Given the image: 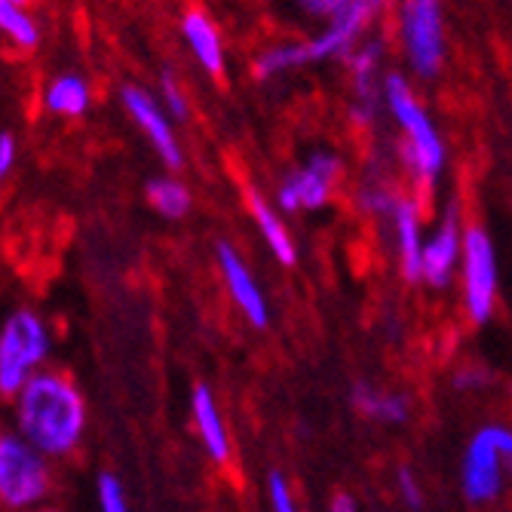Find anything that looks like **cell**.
<instances>
[{
	"instance_id": "cell-1",
	"label": "cell",
	"mask_w": 512,
	"mask_h": 512,
	"mask_svg": "<svg viewBox=\"0 0 512 512\" xmlns=\"http://www.w3.org/2000/svg\"><path fill=\"white\" fill-rule=\"evenodd\" d=\"M16 433L43 457H71L86 436V399L62 371L40 368L13 396Z\"/></svg>"
},
{
	"instance_id": "cell-2",
	"label": "cell",
	"mask_w": 512,
	"mask_h": 512,
	"mask_svg": "<svg viewBox=\"0 0 512 512\" xmlns=\"http://www.w3.org/2000/svg\"><path fill=\"white\" fill-rule=\"evenodd\" d=\"M53 491V460L16 430H0V506L31 512Z\"/></svg>"
},
{
	"instance_id": "cell-3",
	"label": "cell",
	"mask_w": 512,
	"mask_h": 512,
	"mask_svg": "<svg viewBox=\"0 0 512 512\" xmlns=\"http://www.w3.org/2000/svg\"><path fill=\"white\" fill-rule=\"evenodd\" d=\"M50 356V332L37 313L16 310L0 329V396H16Z\"/></svg>"
},
{
	"instance_id": "cell-4",
	"label": "cell",
	"mask_w": 512,
	"mask_h": 512,
	"mask_svg": "<svg viewBox=\"0 0 512 512\" xmlns=\"http://www.w3.org/2000/svg\"><path fill=\"white\" fill-rule=\"evenodd\" d=\"M512 454V433L500 424H488L473 433L460 460V488L463 497L476 506L494 503L503 491L506 463Z\"/></svg>"
},
{
	"instance_id": "cell-5",
	"label": "cell",
	"mask_w": 512,
	"mask_h": 512,
	"mask_svg": "<svg viewBox=\"0 0 512 512\" xmlns=\"http://www.w3.org/2000/svg\"><path fill=\"white\" fill-rule=\"evenodd\" d=\"M463 261V304L473 322H488L497 301V255L485 230L473 227L460 240Z\"/></svg>"
},
{
	"instance_id": "cell-6",
	"label": "cell",
	"mask_w": 512,
	"mask_h": 512,
	"mask_svg": "<svg viewBox=\"0 0 512 512\" xmlns=\"http://www.w3.org/2000/svg\"><path fill=\"white\" fill-rule=\"evenodd\" d=\"M387 99H390V108H393L396 120L405 126V132L411 138L408 157H411L414 169L421 172V175H427V178H433L442 169V163H445V148L439 142L436 129L430 126L427 114L417 108V102H414V96L408 92L402 77H390L387 80Z\"/></svg>"
},
{
	"instance_id": "cell-7",
	"label": "cell",
	"mask_w": 512,
	"mask_h": 512,
	"mask_svg": "<svg viewBox=\"0 0 512 512\" xmlns=\"http://www.w3.org/2000/svg\"><path fill=\"white\" fill-rule=\"evenodd\" d=\"M402 31L414 68L433 77L442 65V13L439 0H405Z\"/></svg>"
},
{
	"instance_id": "cell-8",
	"label": "cell",
	"mask_w": 512,
	"mask_h": 512,
	"mask_svg": "<svg viewBox=\"0 0 512 512\" xmlns=\"http://www.w3.org/2000/svg\"><path fill=\"white\" fill-rule=\"evenodd\" d=\"M218 264H221L224 283H227V292H230V298H234V304L243 310V316L255 325V329H264L270 313H267V301L255 283V276L249 273V267L240 261V255L227 243L218 246Z\"/></svg>"
},
{
	"instance_id": "cell-9",
	"label": "cell",
	"mask_w": 512,
	"mask_h": 512,
	"mask_svg": "<svg viewBox=\"0 0 512 512\" xmlns=\"http://www.w3.org/2000/svg\"><path fill=\"white\" fill-rule=\"evenodd\" d=\"M338 172V160L335 157H313L310 166L304 172H295L286 184L283 191H279V206L283 209H298V206H307V209H319L325 200H329V184Z\"/></svg>"
},
{
	"instance_id": "cell-10",
	"label": "cell",
	"mask_w": 512,
	"mask_h": 512,
	"mask_svg": "<svg viewBox=\"0 0 512 512\" xmlns=\"http://www.w3.org/2000/svg\"><path fill=\"white\" fill-rule=\"evenodd\" d=\"M191 417H194V430H197L206 454L215 463H227L230 454H234V448H230V433L224 424V414H221V408H218V402L206 384H197L191 393Z\"/></svg>"
},
{
	"instance_id": "cell-11",
	"label": "cell",
	"mask_w": 512,
	"mask_h": 512,
	"mask_svg": "<svg viewBox=\"0 0 512 512\" xmlns=\"http://www.w3.org/2000/svg\"><path fill=\"white\" fill-rule=\"evenodd\" d=\"M460 261V237H457V218L448 215V221L439 227V234L421 246V276L430 286L442 289L451 283V273Z\"/></svg>"
},
{
	"instance_id": "cell-12",
	"label": "cell",
	"mask_w": 512,
	"mask_h": 512,
	"mask_svg": "<svg viewBox=\"0 0 512 512\" xmlns=\"http://www.w3.org/2000/svg\"><path fill=\"white\" fill-rule=\"evenodd\" d=\"M123 102L132 111V117L142 123V129L151 135V142L157 145L160 157L175 169L181 163V154H178V145H175V135L169 129L166 117L157 111V105L145 96V92H138V89H123Z\"/></svg>"
},
{
	"instance_id": "cell-13",
	"label": "cell",
	"mask_w": 512,
	"mask_h": 512,
	"mask_svg": "<svg viewBox=\"0 0 512 512\" xmlns=\"http://www.w3.org/2000/svg\"><path fill=\"white\" fill-rule=\"evenodd\" d=\"M353 405L359 414L371 417V421H381V424H405L411 414V402L402 393H384L371 384H356Z\"/></svg>"
},
{
	"instance_id": "cell-14",
	"label": "cell",
	"mask_w": 512,
	"mask_h": 512,
	"mask_svg": "<svg viewBox=\"0 0 512 512\" xmlns=\"http://www.w3.org/2000/svg\"><path fill=\"white\" fill-rule=\"evenodd\" d=\"M396 240H399V255H402V270L408 279H421V221H417L414 203H396Z\"/></svg>"
},
{
	"instance_id": "cell-15",
	"label": "cell",
	"mask_w": 512,
	"mask_h": 512,
	"mask_svg": "<svg viewBox=\"0 0 512 512\" xmlns=\"http://www.w3.org/2000/svg\"><path fill=\"white\" fill-rule=\"evenodd\" d=\"M184 37H188V43H191V50L197 53L200 65L209 74H221V68H224L221 40H218V31L212 28V22L203 13H191L188 19H184Z\"/></svg>"
},
{
	"instance_id": "cell-16",
	"label": "cell",
	"mask_w": 512,
	"mask_h": 512,
	"mask_svg": "<svg viewBox=\"0 0 512 512\" xmlns=\"http://www.w3.org/2000/svg\"><path fill=\"white\" fill-rule=\"evenodd\" d=\"M252 212H255V221H258V227H261V234H264V240H267V246L273 249V255L279 258V264H295L298 261V252H295V246H292V240H289V234H286V227L279 224V218L273 215V209L258 197V194H252Z\"/></svg>"
},
{
	"instance_id": "cell-17",
	"label": "cell",
	"mask_w": 512,
	"mask_h": 512,
	"mask_svg": "<svg viewBox=\"0 0 512 512\" xmlns=\"http://www.w3.org/2000/svg\"><path fill=\"white\" fill-rule=\"evenodd\" d=\"M86 102H89V89L80 77H62L50 86V92H46V105L59 114L77 117L86 111Z\"/></svg>"
},
{
	"instance_id": "cell-18",
	"label": "cell",
	"mask_w": 512,
	"mask_h": 512,
	"mask_svg": "<svg viewBox=\"0 0 512 512\" xmlns=\"http://www.w3.org/2000/svg\"><path fill=\"white\" fill-rule=\"evenodd\" d=\"M148 197L166 218H181L191 206L188 191H184L181 184H175V181H166V178H157V181L148 184Z\"/></svg>"
},
{
	"instance_id": "cell-19",
	"label": "cell",
	"mask_w": 512,
	"mask_h": 512,
	"mask_svg": "<svg viewBox=\"0 0 512 512\" xmlns=\"http://www.w3.org/2000/svg\"><path fill=\"white\" fill-rule=\"evenodd\" d=\"M0 28H4L7 34H13L22 46H34L37 43L34 22L25 13H19L16 4H7V0H0Z\"/></svg>"
},
{
	"instance_id": "cell-20",
	"label": "cell",
	"mask_w": 512,
	"mask_h": 512,
	"mask_svg": "<svg viewBox=\"0 0 512 512\" xmlns=\"http://www.w3.org/2000/svg\"><path fill=\"white\" fill-rule=\"evenodd\" d=\"M96 497H99V509L102 512H132L126 488H123V482L114 473H102L96 479Z\"/></svg>"
},
{
	"instance_id": "cell-21",
	"label": "cell",
	"mask_w": 512,
	"mask_h": 512,
	"mask_svg": "<svg viewBox=\"0 0 512 512\" xmlns=\"http://www.w3.org/2000/svg\"><path fill=\"white\" fill-rule=\"evenodd\" d=\"M301 62H307V59H304V46H283V50H270V53H264V56L258 59L255 71H258V77H270V74H276V71H286V68L301 65Z\"/></svg>"
},
{
	"instance_id": "cell-22",
	"label": "cell",
	"mask_w": 512,
	"mask_h": 512,
	"mask_svg": "<svg viewBox=\"0 0 512 512\" xmlns=\"http://www.w3.org/2000/svg\"><path fill=\"white\" fill-rule=\"evenodd\" d=\"M267 494H270V509L273 512H298V500L292 494V485L283 473L267 476Z\"/></svg>"
},
{
	"instance_id": "cell-23",
	"label": "cell",
	"mask_w": 512,
	"mask_h": 512,
	"mask_svg": "<svg viewBox=\"0 0 512 512\" xmlns=\"http://www.w3.org/2000/svg\"><path fill=\"white\" fill-rule=\"evenodd\" d=\"M491 381H494V378H491V371L482 368V365H463V368L454 371V378H451L454 390H460V393H479V390H485Z\"/></svg>"
},
{
	"instance_id": "cell-24",
	"label": "cell",
	"mask_w": 512,
	"mask_h": 512,
	"mask_svg": "<svg viewBox=\"0 0 512 512\" xmlns=\"http://www.w3.org/2000/svg\"><path fill=\"white\" fill-rule=\"evenodd\" d=\"M396 491H399V497L405 500V506H411V509H421V506H424L421 479H417L411 470H399V473H396Z\"/></svg>"
},
{
	"instance_id": "cell-25",
	"label": "cell",
	"mask_w": 512,
	"mask_h": 512,
	"mask_svg": "<svg viewBox=\"0 0 512 512\" xmlns=\"http://www.w3.org/2000/svg\"><path fill=\"white\" fill-rule=\"evenodd\" d=\"M163 96H166V105H169V111H172L175 117H188V105H184L181 92L172 86V80H169V77L163 80Z\"/></svg>"
},
{
	"instance_id": "cell-26",
	"label": "cell",
	"mask_w": 512,
	"mask_h": 512,
	"mask_svg": "<svg viewBox=\"0 0 512 512\" xmlns=\"http://www.w3.org/2000/svg\"><path fill=\"white\" fill-rule=\"evenodd\" d=\"M13 163H16V145H13V138L4 132L0 135V178H7Z\"/></svg>"
},
{
	"instance_id": "cell-27",
	"label": "cell",
	"mask_w": 512,
	"mask_h": 512,
	"mask_svg": "<svg viewBox=\"0 0 512 512\" xmlns=\"http://www.w3.org/2000/svg\"><path fill=\"white\" fill-rule=\"evenodd\" d=\"M332 512H359V509H356V500H353V497L338 494V497L332 500Z\"/></svg>"
},
{
	"instance_id": "cell-28",
	"label": "cell",
	"mask_w": 512,
	"mask_h": 512,
	"mask_svg": "<svg viewBox=\"0 0 512 512\" xmlns=\"http://www.w3.org/2000/svg\"><path fill=\"white\" fill-rule=\"evenodd\" d=\"M31 512H56V509H31Z\"/></svg>"
},
{
	"instance_id": "cell-29",
	"label": "cell",
	"mask_w": 512,
	"mask_h": 512,
	"mask_svg": "<svg viewBox=\"0 0 512 512\" xmlns=\"http://www.w3.org/2000/svg\"><path fill=\"white\" fill-rule=\"evenodd\" d=\"M7 4H16V7H19V4H22V0H7Z\"/></svg>"
}]
</instances>
